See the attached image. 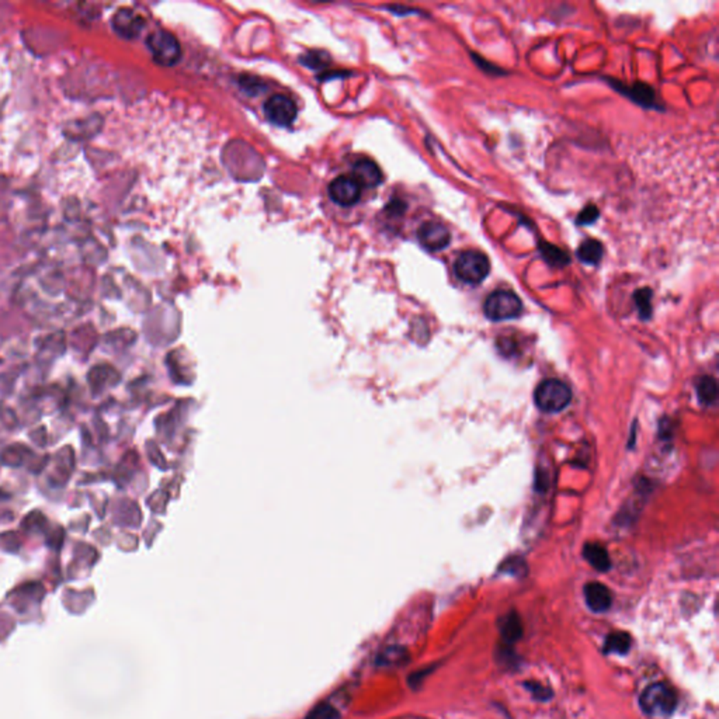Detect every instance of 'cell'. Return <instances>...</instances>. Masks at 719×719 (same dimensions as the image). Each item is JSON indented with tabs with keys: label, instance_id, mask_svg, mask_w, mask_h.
<instances>
[{
	"label": "cell",
	"instance_id": "cell-22",
	"mask_svg": "<svg viewBox=\"0 0 719 719\" xmlns=\"http://www.w3.org/2000/svg\"><path fill=\"white\" fill-rule=\"evenodd\" d=\"M600 217V211L596 205L593 204H589L587 207H585L579 215L576 217V225L578 227H589L592 224H594Z\"/></svg>",
	"mask_w": 719,
	"mask_h": 719
},
{
	"label": "cell",
	"instance_id": "cell-5",
	"mask_svg": "<svg viewBox=\"0 0 719 719\" xmlns=\"http://www.w3.org/2000/svg\"><path fill=\"white\" fill-rule=\"evenodd\" d=\"M147 45L159 65L173 66L182 58L180 43L167 31H156L151 34L147 40Z\"/></svg>",
	"mask_w": 719,
	"mask_h": 719
},
{
	"label": "cell",
	"instance_id": "cell-23",
	"mask_svg": "<svg viewBox=\"0 0 719 719\" xmlns=\"http://www.w3.org/2000/svg\"><path fill=\"white\" fill-rule=\"evenodd\" d=\"M329 55L325 54V52H320V51H313V52H308L306 55H304L302 58V63L312 67V69H319V67H325L328 63H329Z\"/></svg>",
	"mask_w": 719,
	"mask_h": 719
},
{
	"label": "cell",
	"instance_id": "cell-10",
	"mask_svg": "<svg viewBox=\"0 0 719 719\" xmlns=\"http://www.w3.org/2000/svg\"><path fill=\"white\" fill-rule=\"evenodd\" d=\"M351 177L362 187H377L382 182V173L379 167L375 162L370 159H362L355 162Z\"/></svg>",
	"mask_w": 719,
	"mask_h": 719
},
{
	"label": "cell",
	"instance_id": "cell-21",
	"mask_svg": "<svg viewBox=\"0 0 719 719\" xmlns=\"http://www.w3.org/2000/svg\"><path fill=\"white\" fill-rule=\"evenodd\" d=\"M406 656V651L404 648H399V646H393V648H389L386 649L385 652H382L379 655V665H385V666H390V665H399L401 662H404Z\"/></svg>",
	"mask_w": 719,
	"mask_h": 719
},
{
	"label": "cell",
	"instance_id": "cell-15",
	"mask_svg": "<svg viewBox=\"0 0 719 719\" xmlns=\"http://www.w3.org/2000/svg\"><path fill=\"white\" fill-rule=\"evenodd\" d=\"M578 259L589 266H596L601 262L604 255V247L603 243L597 239H586L581 243L578 251Z\"/></svg>",
	"mask_w": 719,
	"mask_h": 719
},
{
	"label": "cell",
	"instance_id": "cell-14",
	"mask_svg": "<svg viewBox=\"0 0 719 719\" xmlns=\"http://www.w3.org/2000/svg\"><path fill=\"white\" fill-rule=\"evenodd\" d=\"M500 634H501V640L506 646H510V645L516 643L521 638V635H523V624H521V620H520L519 614L510 613V614H508L505 618L501 620V623H500Z\"/></svg>",
	"mask_w": 719,
	"mask_h": 719
},
{
	"label": "cell",
	"instance_id": "cell-2",
	"mask_svg": "<svg viewBox=\"0 0 719 719\" xmlns=\"http://www.w3.org/2000/svg\"><path fill=\"white\" fill-rule=\"evenodd\" d=\"M454 271L462 282L478 285L489 275L490 262L479 250H465L457 258Z\"/></svg>",
	"mask_w": 719,
	"mask_h": 719
},
{
	"label": "cell",
	"instance_id": "cell-4",
	"mask_svg": "<svg viewBox=\"0 0 719 719\" xmlns=\"http://www.w3.org/2000/svg\"><path fill=\"white\" fill-rule=\"evenodd\" d=\"M521 300L514 293L505 290L492 293L483 304V312L486 317L494 322L514 319L521 313Z\"/></svg>",
	"mask_w": 719,
	"mask_h": 719
},
{
	"label": "cell",
	"instance_id": "cell-19",
	"mask_svg": "<svg viewBox=\"0 0 719 719\" xmlns=\"http://www.w3.org/2000/svg\"><path fill=\"white\" fill-rule=\"evenodd\" d=\"M652 297L654 293L648 286L645 289H639L634 294V301L639 312V317L642 320H648L652 316Z\"/></svg>",
	"mask_w": 719,
	"mask_h": 719
},
{
	"label": "cell",
	"instance_id": "cell-12",
	"mask_svg": "<svg viewBox=\"0 0 719 719\" xmlns=\"http://www.w3.org/2000/svg\"><path fill=\"white\" fill-rule=\"evenodd\" d=\"M585 598L589 608L594 613H604L613 603L611 592L601 583H589L585 587Z\"/></svg>",
	"mask_w": 719,
	"mask_h": 719
},
{
	"label": "cell",
	"instance_id": "cell-7",
	"mask_svg": "<svg viewBox=\"0 0 719 719\" xmlns=\"http://www.w3.org/2000/svg\"><path fill=\"white\" fill-rule=\"evenodd\" d=\"M417 239L426 250L439 251L450 244L451 232L446 225L440 222L428 221L417 229Z\"/></svg>",
	"mask_w": 719,
	"mask_h": 719
},
{
	"label": "cell",
	"instance_id": "cell-11",
	"mask_svg": "<svg viewBox=\"0 0 719 719\" xmlns=\"http://www.w3.org/2000/svg\"><path fill=\"white\" fill-rule=\"evenodd\" d=\"M143 25H145V23H143L142 17L138 16L136 13H134L132 10H127V9L120 10L113 19L114 30L125 39L136 37V35L142 31Z\"/></svg>",
	"mask_w": 719,
	"mask_h": 719
},
{
	"label": "cell",
	"instance_id": "cell-20",
	"mask_svg": "<svg viewBox=\"0 0 719 719\" xmlns=\"http://www.w3.org/2000/svg\"><path fill=\"white\" fill-rule=\"evenodd\" d=\"M339 711L328 702H320L315 705L311 712L305 716V719H339Z\"/></svg>",
	"mask_w": 719,
	"mask_h": 719
},
{
	"label": "cell",
	"instance_id": "cell-13",
	"mask_svg": "<svg viewBox=\"0 0 719 719\" xmlns=\"http://www.w3.org/2000/svg\"><path fill=\"white\" fill-rule=\"evenodd\" d=\"M538 250L541 253L543 259L555 269H562L570 263V255L565 249H561L555 244H551L548 242L541 240L538 243Z\"/></svg>",
	"mask_w": 719,
	"mask_h": 719
},
{
	"label": "cell",
	"instance_id": "cell-17",
	"mask_svg": "<svg viewBox=\"0 0 719 719\" xmlns=\"http://www.w3.org/2000/svg\"><path fill=\"white\" fill-rule=\"evenodd\" d=\"M631 648V638L627 632H614L607 636L604 643V654L625 655Z\"/></svg>",
	"mask_w": 719,
	"mask_h": 719
},
{
	"label": "cell",
	"instance_id": "cell-3",
	"mask_svg": "<svg viewBox=\"0 0 719 719\" xmlns=\"http://www.w3.org/2000/svg\"><path fill=\"white\" fill-rule=\"evenodd\" d=\"M676 705V693L670 686L665 685V682H656V685L649 686L640 696V707L651 716H669L674 711Z\"/></svg>",
	"mask_w": 719,
	"mask_h": 719
},
{
	"label": "cell",
	"instance_id": "cell-24",
	"mask_svg": "<svg viewBox=\"0 0 719 719\" xmlns=\"http://www.w3.org/2000/svg\"><path fill=\"white\" fill-rule=\"evenodd\" d=\"M525 687L539 701H547L552 696V691L550 689H547V687H544L541 685H538V682H525Z\"/></svg>",
	"mask_w": 719,
	"mask_h": 719
},
{
	"label": "cell",
	"instance_id": "cell-18",
	"mask_svg": "<svg viewBox=\"0 0 719 719\" xmlns=\"http://www.w3.org/2000/svg\"><path fill=\"white\" fill-rule=\"evenodd\" d=\"M697 395H698V399L702 405H712L715 404L716 398H718V384L716 381L709 377V375H704L702 378L698 379L697 382Z\"/></svg>",
	"mask_w": 719,
	"mask_h": 719
},
{
	"label": "cell",
	"instance_id": "cell-9",
	"mask_svg": "<svg viewBox=\"0 0 719 719\" xmlns=\"http://www.w3.org/2000/svg\"><path fill=\"white\" fill-rule=\"evenodd\" d=\"M329 196L337 205L351 207L362 197V186L351 176H340L331 183Z\"/></svg>",
	"mask_w": 719,
	"mask_h": 719
},
{
	"label": "cell",
	"instance_id": "cell-6",
	"mask_svg": "<svg viewBox=\"0 0 719 719\" xmlns=\"http://www.w3.org/2000/svg\"><path fill=\"white\" fill-rule=\"evenodd\" d=\"M295 103L284 94L271 96L264 104V114L269 121L278 127H289L297 118Z\"/></svg>",
	"mask_w": 719,
	"mask_h": 719
},
{
	"label": "cell",
	"instance_id": "cell-8",
	"mask_svg": "<svg viewBox=\"0 0 719 719\" xmlns=\"http://www.w3.org/2000/svg\"><path fill=\"white\" fill-rule=\"evenodd\" d=\"M608 83L613 86L618 93L632 100L635 104L643 107V109H658L662 110V107L658 104L656 93L655 90L648 86L646 83H635L632 86L624 85L618 81H608Z\"/></svg>",
	"mask_w": 719,
	"mask_h": 719
},
{
	"label": "cell",
	"instance_id": "cell-1",
	"mask_svg": "<svg viewBox=\"0 0 719 719\" xmlns=\"http://www.w3.org/2000/svg\"><path fill=\"white\" fill-rule=\"evenodd\" d=\"M535 405L545 413L563 410L572 401L569 386L559 379H545L539 384L534 393Z\"/></svg>",
	"mask_w": 719,
	"mask_h": 719
},
{
	"label": "cell",
	"instance_id": "cell-16",
	"mask_svg": "<svg viewBox=\"0 0 719 719\" xmlns=\"http://www.w3.org/2000/svg\"><path fill=\"white\" fill-rule=\"evenodd\" d=\"M585 559L598 572H607L611 567L609 556L600 544H586L583 548Z\"/></svg>",
	"mask_w": 719,
	"mask_h": 719
}]
</instances>
